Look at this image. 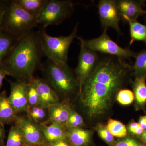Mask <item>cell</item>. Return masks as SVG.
<instances>
[{"label": "cell", "instance_id": "5b68a950", "mask_svg": "<svg viewBox=\"0 0 146 146\" xmlns=\"http://www.w3.org/2000/svg\"><path fill=\"white\" fill-rule=\"evenodd\" d=\"M79 23L76 24L70 34L67 36L53 37L49 35L46 29L40 30L44 56L57 63H67L69 49L74 39L77 37Z\"/></svg>", "mask_w": 146, "mask_h": 146}, {"label": "cell", "instance_id": "f1b7e54d", "mask_svg": "<svg viewBox=\"0 0 146 146\" xmlns=\"http://www.w3.org/2000/svg\"><path fill=\"white\" fill-rule=\"evenodd\" d=\"M97 131L99 136L104 142L110 145H113L115 142L114 136L110 133L106 126L99 125L97 128Z\"/></svg>", "mask_w": 146, "mask_h": 146}, {"label": "cell", "instance_id": "ffe728a7", "mask_svg": "<svg viewBox=\"0 0 146 146\" xmlns=\"http://www.w3.org/2000/svg\"><path fill=\"white\" fill-rule=\"evenodd\" d=\"M122 19L129 25L131 37L129 45L136 41L144 42L146 45V25L141 24L137 20H131L125 16H123Z\"/></svg>", "mask_w": 146, "mask_h": 146}, {"label": "cell", "instance_id": "603a6c76", "mask_svg": "<svg viewBox=\"0 0 146 146\" xmlns=\"http://www.w3.org/2000/svg\"><path fill=\"white\" fill-rule=\"evenodd\" d=\"M134 64L132 65L134 78L146 76V49L137 53Z\"/></svg>", "mask_w": 146, "mask_h": 146}, {"label": "cell", "instance_id": "74e56055", "mask_svg": "<svg viewBox=\"0 0 146 146\" xmlns=\"http://www.w3.org/2000/svg\"><path fill=\"white\" fill-rule=\"evenodd\" d=\"M32 146H48V144H42V145H36Z\"/></svg>", "mask_w": 146, "mask_h": 146}, {"label": "cell", "instance_id": "836d02e7", "mask_svg": "<svg viewBox=\"0 0 146 146\" xmlns=\"http://www.w3.org/2000/svg\"><path fill=\"white\" fill-rule=\"evenodd\" d=\"M5 130L4 125L0 122V146H5Z\"/></svg>", "mask_w": 146, "mask_h": 146}, {"label": "cell", "instance_id": "8d00e7d4", "mask_svg": "<svg viewBox=\"0 0 146 146\" xmlns=\"http://www.w3.org/2000/svg\"><path fill=\"white\" fill-rule=\"evenodd\" d=\"M142 141L146 144V130L144 131L143 133L139 136Z\"/></svg>", "mask_w": 146, "mask_h": 146}, {"label": "cell", "instance_id": "52a82bcc", "mask_svg": "<svg viewBox=\"0 0 146 146\" xmlns=\"http://www.w3.org/2000/svg\"><path fill=\"white\" fill-rule=\"evenodd\" d=\"M107 29L105 28L100 36L96 38L85 40L83 42L85 46L96 52L117 56L123 59L135 58L137 53L131 50L129 48L120 46L110 37L107 33Z\"/></svg>", "mask_w": 146, "mask_h": 146}, {"label": "cell", "instance_id": "277c9868", "mask_svg": "<svg viewBox=\"0 0 146 146\" xmlns=\"http://www.w3.org/2000/svg\"><path fill=\"white\" fill-rule=\"evenodd\" d=\"M38 25L37 17L25 10L13 0L11 1L6 10L1 27L19 38Z\"/></svg>", "mask_w": 146, "mask_h": 146}, {"label": "cell", "instance_id": "8fae6325", "mask_svg": "<svg viewBox=\"0 0 146 146\" xmlns=\"http://www.w3.org/2000/svg\"><path fill=\"white\" fill-rule=\"evenodd\" d=\"M10 94L9 100L13 106L16 115L23 112H27L29 105L27 98V82L16 80L9 81Z\"/></svg>", "mask_w": 146, "mask_h": 146}, {"label": "cell", "instance_id": "9a60e30c", "mask_svg": "<svg viewBox=\"0 0 146 146\" xmlns=\"http://www.w3.org/2000/svg\"><path fill=\"white\" fill-rule=\"evenodd\" d=\"M146 76L135 78L131 84L134 94V106L136 110H142L145 112L146 106Z\"/></svg>", "mask_w": 146, "mask_h": 146}, {"label": "cell", "instance_id": "ab89813d", "mask_svg": "<svg viewBox=\"0 0 146 146\" xmlns=\"http://www.w3.org/2000/svg\"></svg>", "mask_w": 146, "mask_h": 146}, {"label": "cell", "instance_id": "4316f807", "mask_svg": "<svg viewBox=\"0 0 146 146\" xmlns=\"http://www.w3.org/2000/svg\"><path fill=\"white\" fill-rule=\"evenodd\" d=\"M84 125V123L81 116L70 108L69 118L65 128H81Z\"/></svg>", "mask_w": 146, "mask_h": 146}, {"label": "cell", "instance_id": "4fadbf2b", "mask_svg": "<svg viewBox=\"0 0 146 146\" xmlns=\"http://www.w3.org/2000/svg\"><path fill=\"white\" fill-rule=\"evenodd\" d=\"M117 4L122 18L126 16L131 20H137L139 16L145 15L146 10L143 9L145 6L143 0H118Z\"/></svg>", "mask_w": 146, "mask_h": 146}, {"label": "cell", "instance_id": "30bf717a", "mask_svg": "<svg viewBox=\"0 0 146 146\" xmlns=\"http://www.w3.org/2000/svg\"><path fill=\"white\" fill-rule=\"evenodd\" d=\"M102 26L104 28L111 27L118 33H121L120 21L122 18L115 0H101L98 5Z\"/></svg>", "mask_w": 146, "mask_h": 146}, {"label": "cell", "instance_id": "8992f818", "mask_svg": "<svg viewBox=\"0 0 146 146\" xmlns=\"http://www.w3.org/2000/svg\"><path fill=\"white\" fill-rule=\"evenodd\" d=\"M74 11V4L70 0H46L37 17L38 25L43 28L58 25L70 17Z\"/></svg>", "mask_w": 146, "mask_h": 146}, {"label": "cell", "instance_id": "6da1fadb", "mask_svg": "<svg viewBox=\"0 0 146 146\" xmlns=\"http://www.w3.org/2000/svg\"><path fill=\"white\" fill-rule=\"evenodd\" d=\"M133 77L132 65L125 60L109 55L100 56L79 94L88 117L95 119L106 114L118 92L131 84Z\"/></svg>", "mask_w": 146, "mask_h": 146}, {"label": "cell", "instance_id": "44dd1931", "mask_svg": "<svg viewBox=\"0 0 146 146\" xmlns=\"http://www.w3.org/2000/svg\"><path fill=\"white\" fill-rule=\"evenodd\" d=\"M5 146H26L22 130L16 123L9 129Z\"/></svg>", "mask_w": 146, "mask_h": 146}, {"label": "cell", "instance_id": "7402d4cb", "mask_svg": "<svg viewBox=\"0 0 146 146\" xmlns=\"http://www.w3.org/2000/svg\"><path fill=\"white\" fill-rule=\"evenodd\" d=\"M21 7L37 17L46 0H14Z\"/></svg>", "mask_w": 146, "mask_h": 146}, {"label": "cell", "instance_id": "d4e9b609", "mask_svg": "<svg viewBox=\"0 0 146 146\" xmlns=\"http://www.w3.org/2000/svg\"><path fill=\"white\" fill-rule=\"evenodd\" d=\"M106 127L115 137L123 138L125 137L127 134V129L125 126L117 120L110 119L108 121Z\"/></svg>", "mask_w": 146, "mask_h": 146}, {"label": "cell", "instance_id": "ac0fdd59", "mask_svg": "<svg viewBox=\"0 0 146 146\" xmlns=\"http://www.w3.org/2000/svg\"><path fill=\"white\" fill-rule=\"evenodd\" d=\"M19 38L0 27V67Z\"/></svg>", "mask_w": 146, "mask_h": 146}, {"label": "cell", "instance_id": "4dcf8cb0", "mask_svg": "<svg viewBox=\"0 0 146 146\" xmlns=\"http://www.w3.org/2000/svg\"><path fill=\"white\" fill-rule=\"evenodd\" d=\"M115 146H140L136 139L132 137H128L119 141Z\"/></svg>", "mask_w": 146, "mask_h": 146}, {"label": "cell", "instance_id": "5bb4252c", "mask_svg": "<svg viewBox=\"0 0 146 146\" xmlns=\"http://www.w3.org/2000/svg\"><path fill=\"white\" fill-rule=\"evenodd\" d=\"M70 107L68 105L60 102L51 106L48 108V118L46 123H57L66 127Z\"/></svg>", "mask_w": 146, "mask_h": 146}, {"label": "cell", "instance_id": "f35d334b", "mask_svg": "<svg viewBox=\"0 0 146 146\" xmlns=\"http://www.w3.org/2000/svg\"><path fill=\"white\" fill-rule=\"evenodd\" d=\"M145 23L146 25V13L145 14Z\"/></svg>", "mask_w": 146, "mask_h": 146}, {"label": "cell", "instance_id": "cb8c5ba5", "mask_svg": "<svg viewBox=\"0 0 146 146\" xmlns=\"http://www.w3.org/2000/svg\"><path fill=\"white\" fill-rule=\"evenodd\" d=\"M28 116L39 124H44L48 118V109L40 106L29 108L27 112Z\"/></svg>", "mask_w": 146, "mask_h": 146}, {"label": "cell", "instance_id": "ba28073f", "mask_svg": "<svg viewBox=\"0 0 146 146\" xmlns=\"http://www.w3.org/2000/svg\"><path fill=\"white\" fill-rule=\"evenodd\" d=\"M80 42L78 63L75 70L76 77L79 87V93L84 83L96 68L100 56L97 52L87 48L82 37H77Z\"/></svg>", "mask_w": 146, "mask_h": 146}, {"label": "cell", "instance_id": "e0dca14e", "mask_svg": "<svg viewBox=\"0 0 146 146\" xmlns=\"http://www.w3.org/2000/svg\"><path fill=\"white\" fill-rule=\"evenodd\" d=\"M46 143L48 145L55 141L67 139L66 129L57 123L49 125L40 124Z\"/></svg>", "mask_w": 146, "mask_h": 146}, {"label": "cell", "instance_id": "3957f363", "mask_svg": "<svg viewBox=\"0 0 146 146\" xmlns=\"http://www.w3.org/2000/svg\"><path fill=\"white\" fill-rule=\"evenodd\" d=\"M40 68L44 79L59 97L68 98L79 93L78 82L67 63H57L47 59Z\"/></svg>", "mask_w": 146, "mask_h": 146}, {"label": "cell", "instance_id": "9c48e42d", "mask_svg": "<svg viewBox=\"0 0 146 146\" xmlns=\"http://www.w3.org/2000/svg\"><path fill=\"white\" fill-rule=\"evenodd\" d=\"M23 132L26 146H32L46 144L42 125L31 118L17 115L15 123Z\"/></svg>", "mask_w": 146, "mask_h": 146}, {"label": "cell", "instance_id": "2e32d148", "mask_svg": "<svg viewBox=\"0 0 146 146\" xmlns=\"http://www.w3.org/2000/svg\"><path fill=\"white\" fill-rule=\"evenodd\" d=\"M17 116L6 91L0 93V122L4 125L14 123Z\"/></svg>", "mask_w": 146, "mask_h": 146}, {"label": "cell", "instance_id": "e575fe53", "mask_svg": "<svg viewBox=\"0 0 146 146\" xmlns=\"http://www.w3.org/2000/svg\"><path fill=\"white\" fill-rule=\"evenodd\" d=\"M138 123L143 130H146V115L145 116H141L139 118Z\"/></svg>", "mask_w": 146, "mask_h": 146}, {"label": "cell", "instance_id": "d590c367", "mask_svg": "<svg viewBox=\"0 0 146 146\" xmlns=\"http://www.w3.org/2000/svg\"><path fill=\"white\" fill-rule=\"evenodd\" d=\"M6 76H8V73L0 67V90L2 85L3 80Z\"/></svg>", "mask_w": 146, "mask_h": 146}, {"label": "cell", "instance_id": "1f68e13d", "mask_svg": "<svg viewBox=\"0 0 146 146\" xmlns=\"http://www.w3.org/2000/svg\"><path fill=\"white\" fill-rule=\"evenodd\" d=\"M10 1H11L8 0H0V27L1 25L4 13L9 5Z\"/></svg>", "mask_w": 146, "mask_h": 146}, {"label": "cell", "instance_id": "f546056e", "mask_svg": "<svg viewBox=\"0 0 146 146\" xmlns=\"http://www.w3.org/2000/svg\"><path fill=\"white\" fill-rule=\"evenodd\" d=\"M128 130L132 135L139 137L144 131L139 124L134 121L129 123L128 126Z\"/></svg>", "mask_w": 146, "mask_h": 146}, {"label": "cell", "instance_id": "d6a6232c", "mask_svg": "<svg viewBox=\"0 0 146 146\" xmlns=\"http://www.w3.org/2000/svg\"><path fill=\"white\" fill-rule=\"evenodd\" d=\"M48 146H74L68 141V139L60 140L51 143Z\"/></svg>", "mask_w": 146, "mask_h": 146}, {"label": "cell", "instance_id": "484cf974", "mask_svg": "<svg viewBox=\"0 0 146 146\" xmlns=\"http://www.w3.org/2000/svg\"><path fill=\"white\" fill-rule=\"evenodd\" d=\"M27 94L29 108L39 105V94L33 82V79L27 83Z\"/></svg>", "mask_w": 146, "mask_h": 146}, {"label": "cell", "instance_id": "7c38bea8", "mask_svg": "<svg viewBox=\"0 0 146 146\" xmlns=\"http://www.w3.org/2000/svg\"><path fill=\"white\" fill-rule=\"evenodd\" d=\"M33 82L39 98V105L48 109L51 106L60 103V97L44 79L33 78Z\"/></svg>", "mask_w": 146, "mask_h": 146}, {"label": "cell", "instance_id": "7a4b0ae2", "mask_svg": "<svg viewBox=\"0 0 146 146\" xmlns=\"http://www.w3.org/2000/svg\"><path fill=\"white\" fill-rule=\"evenodd\" d=\"M44 56L40 31L33 30L18 39L1 66L16 80L29 82L42 65Z\"/></svg>", "mask_w": 146, "mask_h": 146}, {"label": "cell", "instance_id": "d6986e66", "mask_svg": "<svg viewBox=\"0 0 146 146\" xmlns=\"http://www.w3.org/2000/svg\"><path fill=\"white\" fill-rule=\"evenodd\" d=\"M68 141L74 146H84L91 139V131L80 127L66 129Z\"/></svg>", "mask_w": 146, "mask_h": 146}, {"label": "cell", "instance_id": "83f0119b", "mask_svg": "<svg viewBox=\"0 0 146 146\" xmlns=\"http://www.w3.org/2000/svg\"><path fill=\"white\" fill-rule=\"evenodd\" d=\"M117 101L123 105H128L132 104L135 99L133 91L128 89L120 90L116 97Z\"/></svg>", "mask_w": 146, "mask_h": 146}]
</instances>
